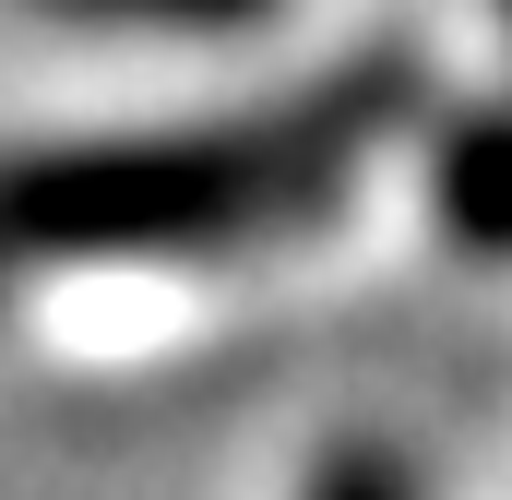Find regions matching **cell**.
<instances>
[{"label":"cell","mask_w":512,"mask_h":500,"mask_svg":"<svg viewBox=\"0 0 512 500\" xmlns=\"http://www.w3.org/2000/svg\"><path fill=\"white\" fill-rule=\"evenodd\" d=\"M405 60H346L334 84H298L251 120L143 131V143H48L0 167V286L24 262H155V250H227L322 215L358 155L405 120Z\"/></svg>","instance_id":"obj_1"},{"label":"cell","mask_w":512,"mask_h":500,"mask_svg":"<svg viewBox=\"0 0 512 500\" xmlns=\"http://www.w3.org/2000/svg\"><path fill=\"white\" fill-rule=\"evenodd\" d=\"M441 215L465 250H512V108H477L441 131Z\"/></svg>","instance_id":"obj_2"},{"label":"cell","mask_w":512,"mask_h":500,"mask_svg":"<svg viewBox=\"0 0 512 500\" xmlns=\"http://www.w3.org/2000/svg\"><path fill=\"white\" fill-rule=\"evenodd\" d=\"M48 12H96V24H167V36H215V24H251L274 0H48Z\"/></svg>","instance_id":"obj_3"},{"label":"cell","mask_w":512,"mask_h":500,"mask_svg":"<svg viewBox=\"0 0 512 500\" xmlns=\"http://www.w3.org/2000/svg\"><path fill=\"white\" fill-rule=\"evenodd\" d=\"M310 500H417V477L393 465L382 441H346V453H322V465H310Z\"/></svg>","instance_id":"obj_4"},{"label":"cell","mask_w":512,"mask_h":500,"mask_svg":"<svg viewBox=\"0 0 512 500\" xmlns=\"http://www.w3.org/2000/svg\"><path fill=\"white\" fill-rule=\"evenodd\" d=\"M501 12H512V0H501Z\"/></svg>","instance_id":"obj_5"}]
</instances>
